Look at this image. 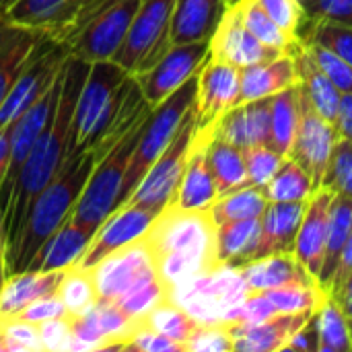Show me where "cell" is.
<instances>
[{"label": "cell", "mask_w": 352, "mask_h": 352, "mask_svg": "<svg viewBox=\"0 0 352 352\" xmlns=\"http://www.w3.org/2000/svg\"><path fill=\"white\" fill-rule=\"evenodd\" d=\"M89 72V62L68 56L64 62V80L62 91L56 103V109L31 146L12 190V200L8 206V212L2 221L4 227V239L6 250L14 241L23 219L31 206V202L37 198V194L62 171V167L68 161V132H70V120L74 111L76 97L82 89V82Z\"/></svg>", "instance_id": "1"}, {"label": "cell", "mask_w": 352, "mask_h": 352, "mask_svg": "<svg viewBox=\"0 0 352 352\" xmlns=\"http://www.w3.org/2000/svg\"><path fill=\"white\" fill-rule=\"evenodd\" d=\"M144 239L151 248L157 276L167 293L219 264L217 225L208 210L167 206L157 214Z\"/></svg>", "instance_id": "2"}, {"label": "cell", "mask_w": 352, "mask_h": 352, "mask_svg": "<svg viewBox=\"0 0 352 352\" xmlns=\"http://www.w3.org/2000/svg\"><path fill=\"white\" fill-rule=\"evenodd\" d=\"M95 161L97 157L91 151L68 157L62 171L37 194L23 219L14 241L4 254L6 278L25 272L41 245L66 221H70Z\"/></svg>", "instance_id": "3"}, {"label": "cell", "mask_w": 352, "mask_h": 352, "mask_svg": "<svg viewBox=\"0 0 352 352\" xmlns=\"http://www.w3.org/2000/svg\"><path fill=\"white\" fill-rule=\"evenodd\" d=\"M146 118L136 124L120 142H116L103 157H99L89 173V179L82 188V194L74 206L70 221L80 229L89 231L91 235H95L101 223L120 206L126 171Z\"/></svg>", "instance_id": "4"}, {"label": "cell", "mask_w": 352, "mask_h": 352, "mask_svg": "<svg viewBox=\"0 0 352 352\" xmlns=\"http://www.w3.org/2000/svg\"><path fill=\"white\" fill-rule=\"evenodd\" d=\"M196 87H198V74L192 76L175 93H171L167 99H163L159 105H155L151 109V113L142 126L134 155L130 159L128 171H126L120 206L130 200L132 192L136 190V186L140 184L144 173L165 153V148L173 142L188 111L192 109V105L196 101Z\"/></svg>", "instance_id": "5"}, {"label": "cell", "mask_w": 352, "mask_h": 352, "mask_svg": "<svg viewBox=\"0 0 352 352\" xmlns=\"http://www.w3.org/2000/svg\"><path fill=\"white\" fill-rule=\"evenodd\" d=\"M250 289L239 268L217 264L214 268L173 287L167 299L179 305L198 324H221L225 314L239 305Z\"/></svg>", "instance_id": "6"}, {"label": "cell", "mask_w": 352, "mask_h": 352, "mask_svg": "<svg viewBox=\"0 0 352 352\" xmlns=\"http://www.w3.org/2000/svg\"><path fill=\"white\" fill-rule=\"evenodd\" d=\"M175 0H142L128 35L113 56L130 74H140L157 64L171 43V16Z\"/></svg>", "instance_id": "7"}, {"label": "cell", "mask_w": 352, "mask_h": 352, "mask_svg": "<svg viewBox=\"0 0 352 352\" xmlns=\"http://www.w3.org/2000/svg\"><path fill=\"white\" fill-rule=\"evenodd\" d=\"M196 130H198V118H196V105H192L173 142L151 165V169L144 173V177L140 179L128 202H134L155 214L163 212L171 204L177 186L182 182Z\"/></svg>", "instance_id": "8"}, {"label": "cell", "mask_w": 352, "mask_h": 352, "mask_svg": "<svg viewBox=\"0 0 352 352\" xmlns=\"http://www.w3.org/2000/svg\"><path fill=\"white\" fill-rule=\"evenodd\" d=\"M105 0H16L6 21L68 45Z\"/></svg>", "instance_id": "9"}, {"label": "cell", "mask_w": 352, "mask_h": 352, "mask_svg": "<svg viewBox=\"0 0 352 352\" xmlns=\"http://www.w3.org/2000/svg\"><path fill=\"white\" fill-rule=\"evenodd\" d=\"M68 56L70 54L66 45L56 43L50 37L39 39L29 62L21 70L10 93L0 105V128L10 126L23 111H27L50 91Z\"/></svg>", "instance_id": "10"}, {"label": "cell", "mask_w": 352, "mask_h": 352, "mask_svg": "<svg viewBox=\"0 0 352 352\" xmlns=\"http://www.w3.org/2000/svg\"><path fill=\"white\" fill-rule=\"evenodd\" d=\"M142 0H105L82 31L66 45L68 54L85 62L113 60L124 43Z\"/></svg>", "instance_id": "11"}, {"label": "cell", "mask_w": 352, "mask_h": 352, "mask_svg": "<svg viewBox=\"0 0 352 352\" xmlns=\"http://www.w3.org/2000/svg\"><path fill=\"white\" fill-rule=\"evenodd\" d=\"M210 56V39L194 43H173L165 56L140 74H132L148 101V105H159L171 93H175L184 82L200 72Z\"/></svg>", "instance_id": "12"}, {"label": "cell", "mask_w": 352, "mask_h": 352, "mask_svg": "<svg viewBox=\"0 0 352 352\" xmlns=\"http://www.w3.org/2000/svg\"><path fill=\"white\" fill-rule=\"evenodd\" d=\"M62 80H64V66L56 78V82L50 87V91L37 101L33 103L27 111H23L10 126H8V134H10V161H8V171L4 175V182L0 186V214H2V221L8 212V206H10V200H12V190H14V182H16V175L31 151V146L35 144V140L39 138V134L43 132V128L47 126L54 109H56V103H58V97H60V91H62Z\"/></svg>", "instance_id": "13"}, {"label": "cell", "mask_w": 352, "mask_h": 352, "mask_svg": "<svg viewBox=\"0 0 352 352\" xmlns=\"http://www.w3.org/2000/svg\"><path fill=\"white\" fill-rule=\"evenodd\" d=\"M91 270H93V280L99 299H111V301L142 283L159 278L144 235L124 245L122 250L105 256Z\"/></svg>", "instance_id": "14"}, {"label": "cell", "mask_w": 352, "mask_h": 352, "mask_svg": "<svg viewBox=\"0 0 352 352\" xmlns=\"http://www.w3.org/2000/svg\"><path fill=\"white\" fill-rule=\"evenodd\" d=\"M338 138L340 134H338L336 124L326 120L322 113H318L301 89L299 126H297V134L287 157L307 171L316 188L322 186V177L326 173V167L330 163V157Z\"/></svg>", "instance_id": "15"}, {"label": "cell", "mask_w": 352, "mask_h": 352, "mask_svg": "<svg viewBox=\"0 0 352 352\" xmlns=\"http://www.w3.org/2000/svg\"><path fill=\"white\" fill-rule=\"evenodd\" d=\"M241 76L239 68L208 56L198 72L196 87V118L198 130H212L217 122L235 105H239Z\"/></svg>", "instance_id": "16"}, {"label": "cell", "mask_w": 352, "mask_h": 352, "mask_svg": "<svg viewBox=\"0 0 352 352\" xmlns=\"http://www.w3.org/2000/svg\"><path fill=\"white\" fill-rule=\"evenodd\" d=\"M155 219H157L155 212H151V210H146L134 202H124L95 231L87 252L78 260V266L93 268L105 256H109V254L122 250L124 245L140 239L148 231V227L153 225Z\"/></svg>", "instance_id": "17"}, {"label": "cell", "mask_w": 352, "mask_h": 352, "mask_svg": "<svg viewBox=\"0 0 352 352\" xmlns=\"http://www.w3.org/2000/svg\"><path fill=\"white\" fill-rule=\"evenodd\" d=\"M285 52L274 50L262 43L241 21L237 8L233 4L223 12L212 37H210V56L223 62H229L237 68H245L258 62L272 60Z\"/></svg>", "instance_id": "18"}, {"label": "cell", "mask_w": 352, "mask_h": 352, "mask_svg": "<svg viewBox=\"0 0 352 352\" xmlns=\"http://www.w3.org/2000/svg\"><path fill=\"white\" fill-rule=\"evenodd\" d=\"M208 134H210V130H196L182 182H179L177 192L169 206H175L182 210H204L206 212L219 200L217 182L210 171L208 159H206Z\"/></svg>", "instance_id": "19"}, {"label": "cell", "mask_w": 352, "mask_h": 352, "mask_svg": "<svg viewBox=\"0 0 352 352\" xmlns=\"http://www.w3.org/2000/svg\"><path fill=\"white\" fill-rule=\"evenodd\" d=\"M270 107L272 97L239 103L217 122L212 134L239 148L270 144Z\"/></svg>", "instance_id": "20"}, {"label": "cell", "mask_w": 352, "mask_h": 352, "mask_svg": "<svg viewBox=\"0 0 352 352\" xmlns=\"http://www.w3.org/2000/svg\"><path fill=\"white\" fill-rule=\"evenodd\" d=\"M332 198H334V192H330L328 188H318L314 192V196L307 202V208H305V214H303V221L299 225V233L295 239L293 254L316 276V280L324 262Z\"/></svg>", "instance_id": "21"}, {"label": "cell", "mask_w": 352, "mask_h": 352, "mask_svg": "<svg viewBox=\"0 0 352 352\" xmlns=\"http://www.w3.org/2000/svg\"><path fill=\"white\" fill-rule=\"evenodd\" d=\"M250 293H262L283 287H316V276L297 260L293 252L258 258L239 268ZM320 287V285H318Z\"/></svg>", "instance_id": "22"}, {"label": "cell", "mask_w": 352, "mask_h": 352, "mask_svg": "<svg viewBox=\"0 0 352 352\" xmlns=\"http://www.w3.org/2000/svg\"><path fill=\"white\" fill-rule=\"evenodd\" d=\"M318 311V309H316ZM316 311L276 314L250 328H227L235 352H278L311 320Z\"/></svg>", "instance_id": "23"}, {"label": "cell", "mask_w": 352, "mask_h": 352, "mask_svg": "<svg viewBox=\"0 0 352 352\" xmlns=\"http://www.w3.org/2000/svg\"><path fill=\"white\" fill-rule=\"evenodd\" d=\"M305 208L307 202H270L260 219V239L254 260L293 252Z\"/></svg>", "instance_id": "24"}, {"label": "cell", "mask_w": 352, "mask_h": 352, "mask_svg": "<svg viewBox=\"0 0 352 352\" xmlns=\"http://www.w3.org/2000/svg\"><path fill=\"white\" fill-rule=\"evenodd\" d=\"M239 76H241L239 103L272 97L299 82V72L291 52H285L266 62L239 68Z\"/></svg>", "instance_id": "25"}, {"label": "cell", "mask_w": 352, "mask_h": 352, "mask_svg": "<svg viewBox=\"0 0 352 352\" xmlns=\"http://www.w3.org/2000/svg\"><path fill=\"white\" fill-rule=\"evenodd\" d=\"M289 52H291L295 66H297V72H299V85H301L305 97L309 99V103L314 105V109L318 113H322L326 120L336 122L342 93L324 74V70L314 60L309 47L299 37L291 43Z\"/></svg>", "instance_id": "26"}, {"label": "cell", "mask_w": 352, "mask_h": 352, "mask_svg": "<svg viewBox=\"0 0 352 352\" xmlns=\"http://www.w3.org/2000/svg\"><path fill=\"white\" fill-rule=\"evenodd\" d=\"M229 0H175L171 43H194L212 37Z\"/></svg>", "instance_id": "27"}, {"label": "cell", "mask_w": 352, "mask_h": 352, "mask_svg": "<svg viewBox=\"0 0 352 352\" xmlns=\"http://www.w3.org/2000/svg\"><path fill=\"white\" fill-rule=\"evenodd\" d=\"M93 235L72 221H66L37 252L25 272H56L78 264Z\"/></svg>", "instance_id": "28"}, {"label": "cell", "mask_w": 352, "mask_h": 352, "mask_svg": "<svg viewBox=\"0 0 352 352\" xmlns=\"http://www.w3.org/2000/svg\"><path fill=\"white\" fill-rule=\"evenodd\" d=\"M43 35L0 19V105Z\"/></svg>", "instance_id": "29"}, {"label": "cell", "mask_w": 352, "mask_h": 352, "mask_svg": "<svg viewBox=\"0 0 352 352\" xmlns=\"http://www.w3.org/2000/svg\"><path fill=\"white\" fill-rule=\"evenodd\" d=\"M64 270L56 272H21L4 280L0 289V320H10L29 303L58 291Z\"/></svg>", "instance_id": "30"}, {"label": "cell", "mask_w": 352, "mask_h": 352, "mask_svg": "<svg viewBox=\"0 0 352 352\" xmlns=\"http://www.w3.org/2000/svg\"><path fill=\"white\" fill-rule=\"evenodd\" d=\"M206 159H208L210 171H212L214 182H217L219 198L229 194V192H235V190L250 186L243 148L214 136L212 130H210L208 140H206Z\"/></svg>", "instance_id": "31"}, {"label": "cell", "mask_w": 352, "mask_h": 352, "mask_svg": "<svg viewBox=\"0 0 352 352\" xmlns=\"http://www.w3.org/2000/svg\"><path fill=\"white\" fill-rule=\"evenodd\" d=\"M352 229V198L334 194L332 206H330V221H328V235H326V248H324V262L322 270L318 274V285L328 293L332 278L336 274L342 250L346 245V239Z\"/></svg>", "instance_id": "32"}, {"label": "cell", "mask_w": 352, "mask_h": 352, "mask_svg": "<svg viewBox=\"0 0 352 352\" xmlns=\"http://www.w3.org/2000/svg\"><path fill=\"white\" fill-rule=\"evenodd\" d=\"M262 219V217H260ZM260 219L235 221L217 227V262L235 268L254 260L260 239Z\"/></svg>", "instance_id": "33"}, {"label": "cell", "mask_w": 352, "mask_h": 352, "mask_svg": "<svg viewBox=\"0 0 352 352\" xmlns=\"http://www.w3.org/2000/svg\"><path fill=\"white\" fill-rule=\"evenodd\" d=\"M301 116V87L299 82L272 95L270 107V146L280 155H289Z\"/></svg>", "instance_id": "34"}, {"label": "cell", "mask_w": 352, "mask_h": 352, "mask_svg": "<svg viewBox=\"0 0 352 352\" xmlns=\"http://www.w3.org/2000/svg\"><path fill=\"white\" fill-rule=\"evenodd\" d=\"M268 206V200L262 192V188L245 186L241 190L229 192L221 196L214 206L208 210L214 225L235 223V221H248V219H260Z\"/></svg>", "instance_id": "35"}, {"label": "cell", "mask_w": 352, "mask_h": 352, "mask_svg": "<svg viewBox=\"0 0 352 352\" xmlns=\"http://www.w3.org/2000/svg\"><path fill=\"white\" fill-rule=\"evenodd\" d=\"M318 188L303 167L293 159H285L276 175L262 188L268 204L270 202H309Z\"/></svg>", "instance_id": "36"}, {"label": "cell", "mask_w": 352, "mask_h": 352, "mask_svg": "<svg viewBox=\"0 0 352 352\" xmlns=\"http://www.w3.org/2000/svg\"><path fill=\"white\" fill-rule=\"evenodd\" d=\"M318 328V352H351L352 332L344 314L328 295L314 314Z\"/></svg>", "instance_id": "37"}, {"label": "cell", "mask_w": 352, "mask_h": 352, "mask_svg": "<svg viewBox=\"0 0 352 352\" xmlns=\"http://www.w3.org/2000/svg\"><path fill=\"white\" fill-rule=\"evenodd\" d=\"M56 293L66 307V316L82 314L85 309L95 305V301L99 299L95 280H93V270L82 268L78 264H72L70 268L62 272Z\"/></svg>", "instance_id": "38"}, {"label": "cell", "mask_w": 352, "mask_h": 352, "mask_svg": "<svg viewBox=\"0 0 352 352\" xmlns=\"http://www.w3.org/2000/svg\"><path fill=\"white\" fill-rule=\"evenodd\" d=\"M142 326L179 342L182 346L186 344V340L190 338V334L194 332V328L198 326V322L188 316L179 305H175L173 301L165 299L161 301L155 309H151L142 320H140ZM186 351V346H184Z\"/></svg>", "instance_id": "39"}, {"label": "cell", "mask_w": 352, "mask_h": 352, "mask_svg": "<svg viewBox=\"0 0 352 352\" xmlns=\"http://www.w3.org/2000/svg\"><path fill=\"white\" fill-rule=\"evenodd\" d=\"M297 37L305 43H316L332 54L340 56L352 64V27L338 23H320V21H305L299 27Z\"/></svg>", "instance_id": "40"}, {"label": "cell", "mask_w": 352, "mask_h": 352, "mask_svg": "<svg viewBox=\"0 0 352 352\" xmlns=\"http://www.w3.org/2000/svg\"><path fill=\"white\" fill-rule=\"evenodd\" d=\"M241 16V21L245 23V27L266 45L280 50V52H289L291 43L295 41L293 37H289L270 16L268 12L256 2V0H237L233 4Z\"/></svg>", "instance_id": "41"}, {"label": "cell", "mask_w": 352, "mask_h": 352, "mask_svg": "<svg viewBox=\"0 0 352 352\" xmlns=\"http://www.w3.org/2000/svg\"><path fill=\"white\" fill-rule=\"evenodd\" d=\"M270 301L276 314H297V311H316L328 293L322 287H283L272 291H262Z\"/></svg>", "instance_id": "42"}, {"label": "cell", "mask_w": 352, "mask_h": 352, "mask_svg": "<svg viewBox=\"0 0 352 352\" xmlns=\"http://www.w3.org/2000/svg\"><path fill=\"white\" fill-rule=\"evenodd\" d=\"M165 299H167V291H165L163 283L159 278H153L148 283H142V285L134 287L132 291L124 293L122 297L113 299V303L132 322H140L151 309H155Z\"/></svg>", "instance_id": "43"}, {"label": "cell", "mask_w": 352, "mask_h": 352, "mask_svg": "<svg viewBox=\"0 0 352 352\" xmlns=\"http://www.w3.org/2000/svg\"><path fill=\"white\" fill-rule=\"evenodd\" d=\"M334 194H342L352 198V142L346 138H338L326 173L322 177V186Z\"/></svg>", "instance_id": "44"}, {"label": "cell", "mask_w": 352, "mask_h": 352, "mask_svg": "<svg viewBox=\"0 0 352 352\" xmlns=\"http://www.w3.org/2000/svg\"><path fill=\"white\" fill-rule=\"evenodd\" d=\"M243 157H245L250 186H256V188H264L276 175L283 161L287 159L270 144H256V146L243 148Z\"/></svg>", "instance_id": "45"}, {"label": "cell", "mask_w": 352, "mask_h": 352, "mask_svg": "<svg viewBox=\"0 0 352 352\" xmlns=\"http://www.w3.org/2000/svg\"><path fill=\"white\" fill-rule=\"evenodd\" d=\"M184 346L186 352H231L233 336L223 324H198Z\"/></svg>", "instance_id": "46"}, {"label": "cell", "mask_w": 352, "mask_h": 352, "mask_svg": "<svg viewBox=\"0 0 352 352\" xmlns=\"http://www.w3.org/2000/svg\"><path fill=\"white\" fill-rule=\"evenodd\" d=\"M305 45L309 47L314 60L324 70V74L332 80V85L342 95L344 93H352V64H349L346 60H342L340 56L332 54L330 50H326L322 45H316V43H305Z\"/></svg>", "instance_id": "47"}, {"label": "cell", "mask_w": 352, "mask_h": 352, "mask_svg": "<svg viewBox=\"0 0 352 352\" xmlns=\"http://www.w3.org/2000/svg\"><path fill=\"white\" fill-rule=\"evenodd\" d=\"M303 19L352 27V0H301Z\"/></svg>", "instance_id": "48"}, {"label": "cell", "mask_w": 352, "mask_h": 352, "mask_svg": "<svg viewBox=\"0 0 352 352\" xmlns=\"http://www.w3.org/2000/svg\"><path fill=\"white\" fill-rule=\"evenodd\" d=\"M268 16L293 39H297L299 27L303 23V6L301 0H256Z\"/></svg>", "instance_id": "49"}, {"label": "cell", "mask_w": 352, "mask_h": 352, "mask_svg": "<svg viewBox=\"0 0 352 352\" xmlns=\"http://www.w3.org/2000/svg\"><path fill=\"white\" fill-rule=\"evenodd\" d=\"M122 351H136V352H186L184 346L146 326H142L138 322L136 330L132 332V336L126 340V344L122 346Z\"/></svg>", "instance_id": "50"}, {"label": "cell", "mask_w": 352, "mask_h": 352, "mask_svg": "<svg viewBox=\"0 0 352 352\" xmlns=\"http://www.w3.org/2000/svg\"><path fill=\"white\" fill-rule=\"evenodd\" d=\"M0 330L14 344L16 352H41L43 342L39 336V326L21 320H0Z\"/></svg>", "instance_id": "51"}, {"label": "cell", "mask_w": 352, "mask_h": 352, "mask_svg": "<svg viewBox=\"0 0 352 352\" xmlns=\"http://www.w3.org/2000/svg\"><path fill=\"white\" fill-rule=\"evenodd\" d=\"M62 316H66V307H64L62 299L58 297V293H52V295L35 299L21 314H16L10 320H21V322L39 326V324H43L47 320H56V318H62Z\"/></svg>", "instance_id": "52"}, {"label": "cell", "mask_w": 352, "mask_h": 352, "mask_svg": "<svg viewBox=\"0 0 352 352\" xmlns=\"http://www.w3.org/2000/svg\"><path fill=\"white\" fill-rule=\"evenodd\" d=\"M39 336H41V342H43V351L66 352L70 336H72L68 316H62V318L47 320V322L39 324Z\"/></svg>", "instance_id": "53"}, {"label": "cell", "mask_w": 352, "mask_h": 352, "mask_svg": "<svg viewBox=\"0 0 352 352\" xmlns=\"http://www.w3.org/2000/svg\"><path fill=\"white\" fill-rule=\"evenodd\" d=\"M285 351H311L318 352V328H316V320L311 316V320L287 342Z\"/></svg>", "instance_id": "54"}, {"label": "cell", "mask_w": 352, "mask_h": 352, "mask_svg": "<svg viewBox=\"0 0 352 352\" xmlns=\"http://www.w3.org/2000/svg\"><path fill=\"white\" fill-rule=\"evenodd\" d=\"M351 276H352V229H351L349 239H346V245H344V250H342V256H340V262H338V268H336V274H334V278H332V285H330L328 295H330L332 291H336L338 287H342Z\"/></svg>", "instance_id": "55"}, {"label": "cell", "mask_w": 352, "mask_h": 352, "mask_svg": "<svg viewBox=\"0 0 352 352\" xmlns=\"http://www.w3.org/2000/svg\"><path fill=\"white\" fill-rule=\"evenodd\" d=\"M334 124L338 128V134L352 142V93H344L340 97V107Z\"/></svg>", "instance_id": "56"}, {"label": "cell", "mask_w": 352, "mask_h": 352, "mask_svg": "<svg viewBox=\"0 0 352 352\" xmlns=\"http://www.w3.org/2000/svg\"><path fill=\"white\" fill-rule=\"evenodd\" d=\"M330 297L336 301V305H338L340 311L344 314V318H346V322H349L352 332V276L342 285V287H338L336 291H332Z\"/></svg>", "instance_id": "57"}, {"label": "cell", "mask_w": 352, "mask_h": 352, "mask_svg": "<svg viewBox=\"0 0 352 352\" xmlns=\"http://www.w3.org/2000/svg\"><path fill=\"white\" fill-rule=\"evenodd\" d=\"M8 161H10V134L6 126V128H0V186L8 171Z\"/></svg>", "instance_id": "58"}, {"label": "cell", "mask_w": 352, "mask_h": 352, "mask_svg": "<svg viewBox=\"0 0 352 352\" xmlns=\"http://www.w3.org/2000/svg\"><path fill=\"white\" fill-rule=\"evenodd\" d=\"M16 4V0H0V19H6L8 10Z\"/></svg>", "instance_id": "59"}, {"label": "cell", "mask_w": 352, "mask_h": 352, "mask_svg": "<svg viewBox=\"0 0 352 352\" xmlns=\"http://www.w3.org/2000/svg\"><path fill=\"white\" fill-rule=\"evenodd\" d=\"M4 254H6V239H4V227H2V214H0V260L4 262Z\"/></svg>", "instance_id": "60"}, {"label": "cell", "mask_w": 352, "mask_h": 352, "mask_svg": "<svg viewBox=\"0 0 352 352\" xmlns=\"http://www.w3.org/2000/svg\"><path fill=\"white\" fill-rule=\"evenodd\" d=\"M4 280H6V270H4V262L0 260V289L4 287Z\"/></svg>", "instance_id": "61"}, {"label": "cell", "mask_w": 352, "mask_h": 352, "mask_svg": "<svg viewBox=\"0 0 352 352\" xmlns=\"http://www.w3.org/2000/svg\"><path fill=\"white\" fill-rule=\"evenodd\" d=\"M235 2H237V0H229V4H235Z\"/></svg>", "instance_id": "62"}]
</instances>
